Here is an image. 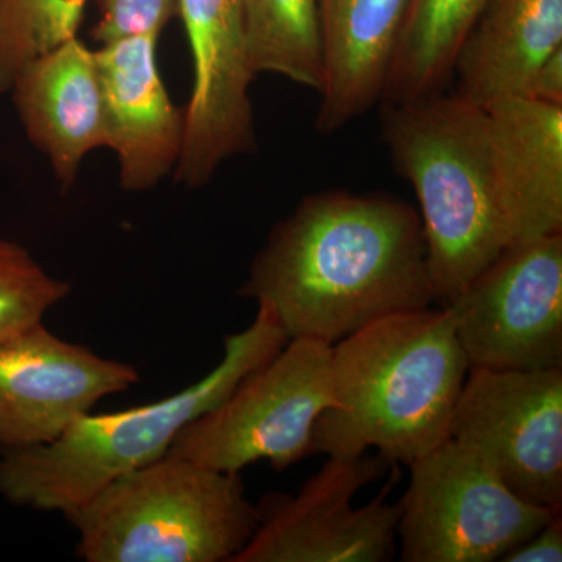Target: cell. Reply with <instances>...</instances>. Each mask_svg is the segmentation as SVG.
Segmentation results:
<instances>
[{
  "instance_id": "obj_6",
  "label": "cell",
  "mask_w": 562,
  "mask_h": 562,
  "mask_svg": "<svg viewBox=\"0 0 562 562\" xmlns=\"http://www.w3.org/2000/svg\"><path fill=\"white\" fill-rule=\"evenodd\" d=\"M330 346L292 338L231 397L183 428L168 453L241 472L268 461L283 472L314 454V428L330 406Z\"/></svg>"
},
{
  "instance_id": "obj_10",
  "label": "cell",
  "mask_w": 562,
  "mask_h": 562,
  "mask_svg": "<svg viewBox=\"0 0 562 562\" xmlns=\"http://www.w3.org/2000/svg\"><path fill=\"white\" fill-rule=\"evenodd\" d=\"M450 439L475 450L517 497L562 512V368L469 369Z\"/></svg>"
},
{
  "instance_id": "obj_19",
  "label": "cell",
  "mask_w": 562,
  "mask_h": 562,
  "mask_svg": "<svg viewBox=\"0 0 562 562\" xmlns=\"http://www.w3.org/2000/svg\"><path fill=\"white\" fill-rule=\"evenodd\" d=\"M251 72L277 74L321 92V0H241Z\"/></svg>"
},
{
  "instance_id": "obj_11",
  "label": "cell",
  "mask_w": 562,
  "mask_h": 562,
  "mask_svg": "<svg viewBox=\"0 0 562 562\" xmlns=\"http://www.w3.org/2000/svg\"><path fill=\"white\" fill-rule=\"evenodd\" d=\"M190 41L194 85L184 106L176 179L202 188L228 158L257 147L241 0H177Z\"/></svg>"
},
{
  "instance_id": "obj_22",
  "label": "cell",
  "mask_w": 562,
  "mask_h": 562,
  "mask_svg": "<svg viewBox=\"0 0 562 562\" xmlns=\"http://www.w3.org/2000/svg\"><path fill=\"white\" fill-rule=\"evenodd\" d=\"M179 14L177 0H99L92 40L106 44L135 35H161Z\"/></svg>"
},
{
  "instance_id": "obj_16",
  "label": "cell",
  "mask_w": 562,
  "mask_h": 562,
  "mask_svg": "<svg viewBox=\"0 0 562 562\" xmlns=\"http://www.w3.org/2000/svg\"><path fill=\"white\" fill-rule=\"evenodd\" d=\"M408 7L409 0H321L322 135L341 131L382 102Z\"/></svg>"
},
{
  "instance_id": "obj_8",
  "label": "cell",
  "mask_w": 562,
  "mask_h": 562,
  "mask_svg": "<svg viewBox=\"0 0 562 562\" xmlns=\"http://www.w3.org/2000/svg\"><path fill=\"white\" fill-rule=\"evenodd\" d=\"M376 457H330L295 494L268 492L257 505L258 527L232 562H387L397 557L398 502H387L397 469L368 505L355 495L379 479Z\"/></svg>"
},
{
  "instance_id": "obj_21",
  "label": "cell",
  "mask_w": 562,
  "mask_h": 562,
  "mask_svg": "<svg viewBox=\"0 0 562 562\" xmlns=\"http://www.w3.org/2000/svg\"><path fill=\"white\" fill-rule=\"evenodd\" d=\"M69 292L21 244L0 238V344L41 324Z\"/></svg>"
},
{
  "instance_id": "obj_18",
  "label": "cell",
  "mask_w": 562,
  "mask_h": 562,
  "mask_svg": "<svg viewBox=\"0 0 562 562\" xmlns=\"http://www.w3.org/2000/svg\"><path fill=\"white\" fill-rule=\"evenodd\" d=\"M484 3L486 0H409L380 103L416 101L442 92Z\"/></svg>"
},
{
  "instance_id": "obj_2",
  "label": "cell",
  "mask_w": 562,
  "mask_h": 562,
  "mask_svg": "<svg viewBox=\"0 0 562 562\" xmlns=\"http://www.w3.org/2000/svg\"><path fill=\"white\" fill-rule=\"evenodd\" d=\"M330 406L314 428V453L387 465L419 460L450 438L469 372L452 310L391 314L330 346Z\"/></svg>"
},
{
  "instance_id": "obj_20",
  "label": "cell",
  "mask_w": 562,
  "mask_h": 562,
  "mask_svg": "<svg viewBox=\"0 0 562 562\" xmlns=\"http://www.w3.org/2000/svg\"><path fill=\"white\" fill-rule=\"evenodd\" d=\"M88 0H0V94L29 63L77 38Z\"/></svg>"
},
{
  "instance_id": "obj_1",
  "label": "cell",
  "mask_w": 562,
  "mask_h": 562,
  "mask_svg": "<svg viewBox=\"0 0 562 562\" xmlns=\"http://www.w3.org/2000/svg\"><path fill=\"white\" fill-rule=\"evenodd\" d=\"M292 338L333 346L391 314L436 303L419 211L384 194L306 195L269 233L239 291Z\"/></svg>"
},
{
  "instance_id": "obj_5",
  "label": "cell",
  "mask_w": 562,
  "mask_h": 562,
  "mask_svg": "<svg viewBox=\"0 0 562 562\" xmlns=\"http://www.w3.org/2000/svg\"><path fill=\"white\" fill-rule=\"evenodd\" d=\"M63 516L87 562H232L258 527L239 472L171 454L113 480Z\"/></svg>"
},
{
  "instance_id": "obj_14",
  "label": "cell",
  "mask_w": 562,
  "mask_h": 562,
  "mask_svg": "<svg viewBox=\"0 0 562 562\" xmlns=\"http://www.w3.org/2000/svg\"><path fill=\"white\" fill-rule=\"evenodd\" d=\"M508 246L562 232V105L516 95L486 110Z\"/></svg>"
},
{
  "instance_id": "obj_9",
  "label": "cell",
  "mask_w": 562,
  "mask_h": 562,
  "mask_svg": "<svg viewBox=\"0 0 562 562\" xmlns=\"http://www.w3.org/2000/svg\"><path fill=\"white\" fill-rule=\"evenodd\" d=\"M446 306L469 369L562 368V232L506 247Z\"/></svg>"
},
{
  "instance_id": "obj_12",
  "label": "cell",
  "mask_w": 562,
  "mask_h": 562,
  "mask_svg": "<svg viewBox=\"0 0 562 562\" xmlns=\"http://www.w3.org/2000/svg\"><path fill=\"white\" fill-rule=\"evenodd\" d=\"M139 372L58 338L41 322L0 344V449L43 446L131 390Z\"/></svg>"
},
{
  "instance_id": "obj_3",
  "label": "cell",
  "mask_w": 562,
  "mask_h": 562,
  "mask_svg": "<svg viewBox=\"0 0 562 562\" xmlns=\"http://www.w3.org/2000/svg\"><path fill=\"white\" fill-rule=\"evenodd\" d=\"M288 341L271 306L258 303L249 327L225 336L220 364L187 390L124 412L87 414L43 446L0 449V495L36 512H72L113 480L165 457L187 425L231 397Z\"/></svg>"
},
{
  "instance_id": "obj_24",
  "label": "cell",
  "mask_w": 562,
  "mask_h": 562,
  "mask_svg": "<svg viewBox=\"0 0 562 562\" xmlns=\"http://www.w3.org/2000/svg\"><path fill=\"white\" fill-rule=\"evenodd\" d=\"M524 98L552 105H562V47L549 55L525 91Z\"/></svg>"
},
{
  "instance_id": "obj_15",
  "label": "cell",
  "mask_w": 562,
  "mask_h": 562,
  "mask_svg": "<svg viewBox=\"0 0 562 562\" xmlns=\"http://www.w3.org/2000/svg\"><path fill=\"white\" fill-rule=\"evenodd\" d=\"M29 139L68 191L90 151L106 147L105 101L94 50L79 38L29 63L13 87Z\"/></svg>"
},
{
  "instance_id": "obj_7",
  "label": "cell",
  "mask_w": 562,
  "mask_h": 562,
  "mask_svg": "<svg viewBox=\"0 0 562 562\" xmlns=\"http://www.w3.org/2000/svg\"><path fill=\"white\" fill-rule=\"evenodd\" d=\"M408 468L398 501L403 562L501 561L561 514L517 497L475 450L454 439Z\"/></svg>"
},
{
  "instance_id": "obj_13",
  "label": "cell",
  "mask_w": 562,
  "mask_h": 562,
  "mask_svg": "<svg viewBox=\"0 0 562 562\" xmlns=\"http://www.w3.org/2000/svg\"><path fill=\"white\" fill-rule=\"evenodd\" d=\"M158 35H135L94 50L105 101L106 147L116 151L127 192L157 187L179 165L184 109H177L157 63Z\"/></svg>"
},
{
  "instance_id": "obj_17",
  "label": "cell",
  "mask_w": 562,
  "mask_h": 562,
  "mask_svg": "<svg viewBox=\"0 0 562 562\" xmlns=\"http://www.w3.org/2000/svg\"><path fill=\"white\" fill-rule=\"evenodd\" d=\"M560 47L562 0H486L458 52L454 94L484 110L524 95Z\"/></svg>"
},
{
  "instance_id": "obj_4",
  "label": "cell",
  "mask_w": 562,
  "mask_h": 562,
  "mask_svg": "<svg viewBox=\"0 0 562 562\" xmlns=\"http://www.w3.org/2000/svg\"><path fill=\"white\" fill-rule=\"evenodd\" d=\"M382 128L392 166L419 201L436 303L447 305L508 247L486 110L438 92L383 103Z\"/></svg>"
},
{
  "instance_id": "obj_23",
  "label": "cell",
  "mask_w": 562,
  "mask_h": 562,
  "mask_svg": "<svg viewBox=\"0 0 562 562\" xmlns=\"http://www.w3.org/2000/svg\"><path fill=\"white\" fill-rule=\"evenodd\" d=\"M503 562H561L562 517L557 514L541 530L502 558Z\"/></svg>"
}]
</instances>
